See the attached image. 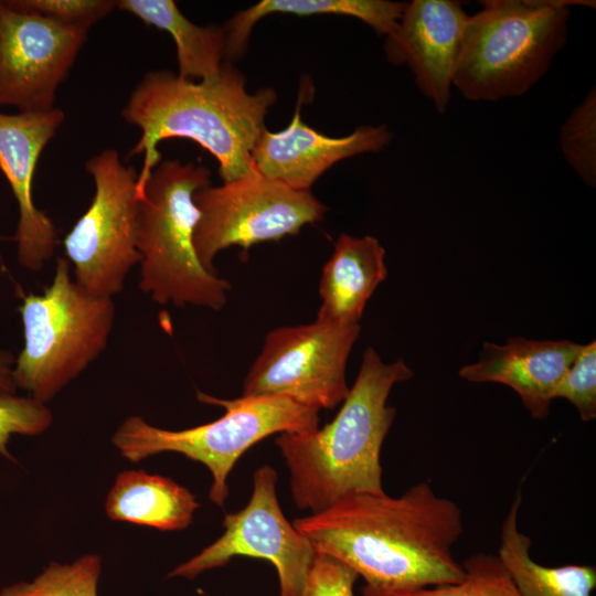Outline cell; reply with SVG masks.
<instances>
[{
  "label": "cell",
  "instance_id": "obj_1",
  "mask_svg": "<svg viewBox=\"0 0 596 596\" xmlns=\"http://www.w3.org/2000/svg\"><path fill=\"white\" fill-rule=\"evenodd\" d=\"M312 544L364 581L363 596H405L455 584L465 571L453 547L464 533L459 505L422 481L400 497L352 493L295 519Z\"/></svg>",
  "mask_w": 596,
  "mask_h": 596
},
{
  "label": "cell",
  "instance_id": "obj_2",
  "mask_svg": "<svg viewBox=\"0 0 596 596\" xmlns=\"http://www.w3.org/2000/svg\"><path fill=\"white\" fill-rule=\"evenodd\" d=\"M276 100L270 87L249 93L231 62L224 61L216 77L199 83L169 71L147 73L121 111L141 130L129 151V157L143 153L137 193L161 161L159 142L169 138L191 139L207 150L219 162L223 183L257 174L251 152Z\"/></svg>",
  "mask_w": 596,
  "mask_h": 596
},
{
  "label": "cell",
  "instance_id": "obj_3",
  "mask_svg": "<svg viewBox=\"0 0 596 596\" xmlns=\"http://www.w3.org/2000/svg\"><path fill=\"white\" fill-rule=\"evenodd\" d=\"M412 376L402 359L386 364L369 347L353 386L329 424L279 434L275 443L299 509L318 513L352 493L384 492L381 449L396 413L387 398L396 383Z\"/></svg>",
  "mask_w": 596,
  "mask_h": 596
},
{
  "label": "cell",
  "instance_id": "obj_4",
  "mask_svg": "<svg viewBox=\"0 0 596 596\" xmlns=\"http://www.w3.org/2000/svg\"><path fill=\"white\" fill-rule=\"evenodd\" d=\"M469 14L453 86L471 102L528 93L565 45L571 6L594 1L485 0Z\"/></svg>",
  "mask_w": 596,
  "mask_h": 596
},
{
  "label": "cell",
  "instance_id": "obj_5",
  "mask_svg": "<svg viewBox=\"0 0 596 596\" xmlns=\"http://www.w3.org/2000/svg\"><path fill=\"white\" fill-rule=\"evenodd\" d=\"M211 171L193 162L163 160L138 194L136 247L141 291L160 305L220 310L231 285L201 264L193 243L199 221L194 194Z\"/></svg>",
  "mask_w": 596,
  "mask_h": 596
},
{
  "label": "cell",
  "instance_id": "obj_6",
  "mask_svg": "<svg viewBox=\"0 0 596 596\" xmlns=\"http://www.w3.org/2000/svg\"><path fill=\"white\" fill-rule=\"evenodd\" d=\"M24 343L13 365V381L29 396L47 404L107 347L115 320L113 298L95 297L57 259L42 294L22 299Z\"/></svg>",
  "mask_w": 596,
  "mask_h": 596
},
{
  "label": "cell",
  "instance_id": "obj_7",
  "mask_svg": "<svg viewBox=\"0 0 596 596\" xmlns=\"http://www.w3.org/2000/svg\"><path fill=\"white\" fill-rule=\"evenodd\" d=\"M196 396L204 404L223 407L225 413L213 422L181 430L159 428L132 415L119 425L111 443L131 462L171 451L203 464L213 478L209 498L219 507L228 497L231 470L254 444L276 433H302L319 427L320 409L289 397L223 400L200 391Z\"/></svg>",
  "mask_w": 596,
  "mask_h": 596
},
{
  "label": "cell",
  "instance_id": "obj_8",
  "mask_svg": "<svg viewBox=\"0 0 596 596\" xmlns=\"http://www.w3.org/2000/svg\"><path fill=\"white\" fill-rule=\"evenodd\" d=\"M85 167L95 193L63 245L75 281L95 297L113 298L140 262L136 247L138 173L121 162L115 149L94 156Z\"/></svg>",
  "mask_w": 596,
  "mask_h": 596
},
{
  "label": "cell",
  "instance_id": "obj_9",
  "mask_svg": "<svg viewBox=\"0 0 596 596\" xmlns=\"http://www.w3.org/2000/svg\"><path fill=\"white\" fill-rule=\"evenodd\" d=\"M200 216L194 230L196 255L216 273L214 257L231 246L252 245L296 235L327 212L310 191H299L260 174L206 187L194 194Z\"/></svg>",
  "mask_w": 596,
  "mask_h": 596
},
{
  "label": "cell",
  "instance_id": "obj_10",
  "mask_svg": "<svg viewBox=\"0 0 596 596\" xmlns=\"http://www.w3.org/2000/svg\"><path fill=\"white\" fill-rule=\"evenodd\" d=\"M360 324L321 319L267 333L243 383L242 396H285L333 408L347 397L345 366Z\"/></svg>",
  "mask_w": 596,
  "mask_h": 596
},
{
  "label": "cell",
  "instance_id": "obj_11",
  "mask_svg": "<svg viewBox=\"0 0 596 596\" xmlns=\"http://www.w3.org/2000/svg\"><path fill=\"white\" fill-rule=\"evenodd\" d=\"M276 482L273 467H259L254 472L253 492L246 507L225 514L224 533L178 565L168 577L193 579L205 571L226 565L236 556L264 558L277 571L279 596H302L316 551L284 515Z\"/></svg>",
  "mask_w": 596,
  "mask_h": 596
},
{
  "label": "cell",
  "instance_id": "obj_12",
  "mask_svg": "<svg viewBox=\"0 0 596 596\" xmlns=\"http://www.w3.org/2000/svg\"><path fill=\"white\" fill-rule=\"evenodd\" d=\"M86 33L0 1V107L53 109Z\"/></svg>",
  "mask_w": 596,
  "mask_h": 596
},
{
  "label": "cell",
  "instance_id": "obj_13",
  "mask_svg": "<svg viewBox=\"0 0 596 596\" xmlns=\"http://www.w3.org/2000/svg\"><path fill=\"white\" fill-rule=\"evenodd\" d=\"M469 14L455 0H413L407 2L396 29L385 36L386 60L406 65L415 85L445 114Z\"/></svg>",
  "mask_w": 596,
  "mask_h": 596
},
{
  "label": "cell",
  "instance_id": "obj_14",
  "mask_svg": "<svg viewBox=\"0 0 596 596\" xmlns=\"http://www.w3.org/2000/svg\"><path fill=\"white\" fill-rule=\"evenodd\" d=\"M64 120V113H0V171L9 182L19 207L14 241L19 263L38 272L52 258L56 230L52 220L39 210L32 195L36 162Z\"/></svg>",
  "mask_w": 596,
  "mask_h": 596
},
{
  "label": "cell",
  "instance_id": "obj_15",
  "mask_svg": "<svg viewBox=\"0 0 596 596\" xmlns=\"http://www.w3.org/2000/svg\"><path fill=\"white\" fill-rule=\"evenodd\" d=\"M298 99L291 123L278 132L264 127L257 136L252 161L257 173L299 190L310 191L315 181L340 160L376 152L392 140L386 126H360L350 135L329 137L301 120Z\"/></svg>",
  "mask_w": 596,
  "mask_h": 596
},
{
  "label": "cell",
  "instance_id": "obj_16",
  "mask_svg": "<svg viewBox=\"0 0 596 596\" xmlns=\"http://www.w3.org/2000/svg\"><path fill=\"white\" fill-rule=\"evenodd\" d=\"M581 349L582 344L570 340L518 337L503 345L485 342L480 360L462 366L459 375L469 382H494L511 387L530 415L543 419L550 413L555 387Z\"/></svg>",
  "mask_w": 596,
  "mask_h": 596
},
{
  "label": "cell",
  "instance_id": "obj_17",
  "mask_svg": "<svg viewBox=\"0 0 596 596\" xmlns=\"http://www.w3.org/2000/svg\"><path fill=\"white\" fill-rule=\"evenodd\" d=\"M384 256L385 249L375 237L340 234L322 269L317 319L359 323L366 301L387 276Z\"/></svg>",
  "mask_w": 596,
  "mask_h": 596
},
{
  "label": "cell",
  "instance_id": "obj_18",
  "mask_svg": "<svg viewBox=\"0 0 596 596\" xmlns=\"http://www.w3.org/2000/svg\"><path fill=\"white\" fill-rule=\"evenodd\" d=\"M199 507L195 496L185 487L142 470L118 473L105 503L106 514L114 521L161 531L188 528Z\"/></svg>",
  "mask_w": 596,
  "mask_h": 596
},
{
  "label": "cell",
  "instance_id": "obj_19",
  "mask_svg": "<svg viewBox=\"0 0 596 596\" xmlns=\"http://www.w3.org/2000/svg\"><path fill=\"white\" fill-rule=\"evenodd\" d=\"M406 4L390 0H263L234 14L225 23L224 61L233 63L245 53L254 25L268 14L352 17L386 36L396 29Z\"/></svg>",
  "mask_w": 596,
  "mask_h": 596
},
{
  "label": "cell",
  "instance_id": "obj_20",
  "mask_svg": "<svg viewBox=\"0 0 596 596\" xmlns=\"http://www.w3.org/2000/svg\"><path fill=\"white\" fill-rule=\"evenodd\" d=\"M522 504L517 494L500 532L498 555L507 567L521 596H590L596 587L593 565L544 566L530 553L531 538L519 530L518 514Z\"/></svg>",
  "mask_w": 596,
  "mask_h": 596
},
{
  "label": "cell",
  "instance_id": "obj_21",
  "mask_svg": "<svg viewBox=\"0 0 596 596\" xmlns=\"http://www.w3.org/2000/svg\"><path fill=\"white\" fill-rule=\"evenodd\" d=\"M116 7L171 34L181 78L207 81L220 73L225 57L223 29L194 24L171 0H119Z\"/></svg>",
  "mask_w": 596,
  "mask_h": 596
},
{
  "label": "cell",
  "instance_id": "obj_22",
  "mask_svg": "<svg viewBox=\"0 0 596 596\" xmlns=\"http://www.w3.org/2000/svg\"><path fill=\"white\" fill-rule=\"evenodd\" d=\"M102 558L85 554L72 563L51 562L30 582L3 587L0 596H97Z\"/></svg>",
  "mask_w": 596,
  "mask_h": 596
},
{
  "label": "cell",
  "instance_id": "obj_23",
  "mask_svg": "<svg viewBox=\"0 0 596 596\" xmlns=\"http://www.w3.org/2000/svg\"><path fill=\"white\" fill-rule=\"evenodd\" d=\"M562 153L579 179L596 184V91L593 87L571 111L560 131Z\"/></svg>",
  "mask_w": 596,
  "mask_h": 596
},
{
  "label": "cell",
  "instance_id": "obj_24",
  "mask_svg": "<svg viewBox=\"0 0 596 596\" xmlns=\"http://www.w3.org/2000/svg\"><path fill=\"white\" fill-rule=\"evenodd\" d=\"M461 565L465 577L460 582L422 588L405 596H521L498 554L476 553Z\"/></svg>",
  "mask_w": 596,
  "mask_h": 596
},
{
  "label": "cell",
  "instance_id": "obj_25",
  "mask_svg": "<svg viewBox=\"0 0 596 596\" xmlns=\"http://www.w3.org/2000/svg\"><path fill=\"white\" fill-rule=\"evenodd\" d=\"M53 415L47 404L26 395L0 391V455L14 460L8 449L12 435L36 436L52 424Z\"/></svg>",
  "mask_w": 596,
  "mask_h": 596
},
{
  "label": "cell",
  "instance_id": "obj_26",
  "mask_svg": "<svg viewBox=\"0 0 596 596\" xmlns=\"http://www.w3.org/2000/svg\"><path fill=\"white\" fill-rule=\"evenodd\" d=\"M565 398L583 422L596 417V342L582 344L575 361L555 387L553 398Z\"/></svg>",
  "mask_w": 596,
  "mask_h": 596
},
{
  "label": "cell",
  "instance_id": "obj_27",
  "mask_svg": "<svg viewBox=\"0 0 596 596\" xmlns=\"http://www.w3.org/2000/svg\"><path fill=\"white\" fill-rule=\"evenodd\" d=\"M17 9L33 12L61 24L87 32L116 7L113 0H9Z\"/></svg>",
  "mask_w": 596,
  "mask_h": 596
},
{
  "label": "cell",
  "instance_id": "obj_28",
  "mask_svg": "<svg viewBox=\"0 0 596 596\" xmlns=\"http://www.w3.org/2000/svg\"><path fill=\"white\" fill-rule=\"evenodd\" d=\"M359 575L344 563L316 553L302 596H354Z\"/></svg>",
  "mask_w": 596,
  "mask_h": 596
},
{
  "label": "cell",
  "instance_id": "obj_29",
  "mask_svg": "<svg viewBox=\"0 0 596 596\" xmlns=\"http://www.w3.org/2000/svg\"><path fill=\"white\" fill-rule=\"evenodd\" d=\"M15 359L8 350H0V391L15 393L17 386L13 381V365Z\"/></svg>",
  "mask_w": 596,
  "mask_h": 596
}]
</instances>
